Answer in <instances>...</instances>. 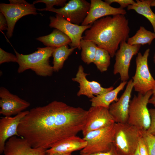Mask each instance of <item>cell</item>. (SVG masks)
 Returning a JSON list of instances; mask_svg holds the SVG:
<instances>
[{"label": "cell", "mask_w": 155, "mask_h": 155, "mask_svg": "<svg viewBox=\"0 0 155 155\" xmlns=\"http://www.w3.org/2000/svg\"><path fill=\"white\" fill-rule=\"evenodd\" d=\"M88 112L82 108L53 101L31 109L21 120L18 132L32 147L47 149L82 131Z\"/></svg>", "instance_id": "1"}, {"label": "cell", "mask_w": 155, "mask_h": 155, "mask_svg": "<svg viewBox=\"0 0 155 155\" xmlns=\"http://www.w3.org/2000/svg\"><path fill=\"white\" fill-rule=\"evenodd\" d=\"M130 28L125 15L108 16L95 21L84 32L83 39L92 41L113 57L121 43L129 38Z\"/></svg>", "instance_id": "2"}, {"label": "cell", "mask_w": 155, "mask_h": 155, "mask_svg": "<svg viewBox=\"0 0 155 155\" xmlns=\"http://www.w3.org/2000/svg\"><path fill=\"white\" fill-rule=\"evenodd\" d=\"M56 48L51 46L38 47L37 51L28 55L20 54L15 50L19 65L18 72L20 73L31 69L39 76L51 75L53 70L50 64L49 59Z\"/></svg>", "instance_id": "3"}, {"label": "cell", "mask_w": 155, "mask_h": 155, "mask_svg": "<svg viewBox=\"0 0 155 155\" xmlns=\"http://www.w3.org/2000/svg\"><path fill=\"white\" fill-rule=\"evenodd\" d=\"M113 144L120 155H134L142 136L140 130L127 123H115Z\"/></svg>", "instance_id": "4"}, {"label": "cell", "mask_w": 155, "mask_h": 155, "mask_svg": "<svg viewBox=\"0 0 155 155\" xmlns=\"http://www.w3.org/2000/svg\"><path fill=\"white\" fill-rule=\"evenodd\" d=\"M152 95L151 90L144 95L138 93L137 95H134L130 102L128 124L140 130H147L151 122L147 105Z\"/></svg>", "instance_id": "5"}, {"label": "cell", "mask_w": 155, "mask_h": 155, "mask_svg": "<svg viewBox=\"0 0 155 155\" xmlns=\"http://www.w3.org/2000/svg\"><path fill=\"white\" fill-rule=\"evenodd\" d=\"M114 124L87 133L83 138L87 144L81 150L80 154L88 155L110 150L113 145Z\"/></svg>", "instance_id": "6"}, {"label": "cell", "mask_w": 155, "mask_h": 155, "mask_svg": "<svg viewBox=\"0 0 155 155\" xmlns=\"http://www.w3.org/2000/svg\"><path fill=\"white\" fill-rule=\"evenodd\" d=\"M10 3H1L0 11L5 16L7 23V36L9 38L13 35L16 22L24 16L38 14L37 9L33 4L28 3L24 0H9Z\"/></svg>", "instance_id": "7"}, {"label": "cell", "mask_w": 155, "mask_h": 155, "mask_svg": "<svg viewBox=\"0 0 155 155\" xmlns=\"http://www.w3.org/2000/svg\"><path fill=\"white\" fill-rule=\"evenodd\" d=\"M150 49H146L143 54H137L135 59L136 69L134 75L132 77L135 91L143 95L155 88V80L150 71L148 58Z\"/></svg>", "instance_id": "8"}, {"label": "cell", "mask_w": 155, "mask_h": 155, "mask_svg": "<svg viewBox=\"0 0 155 155\" xmlns=\"http://www.w3.org/2000/svg\"><path fill=\"white\" fill-rule=\"evenodd\" d=\"M141 46L130 45L126 41L121 43L119 49L115 55L113 73L115 75L119 74L122 82L127 81L129 79V71L131 61L133 57L138 53Z\"/></svg>", "instance_id": "9"}, {"label": "cell", "mask_w": 155, "mask_h": 155, "mask_svg": "<svg viewBox=\"0 0 155 155\" xmlns=\"http://www.w3.org/2000/svg\"><path fill=\"white\" fill-rule=\"evenodd\" d=\"M50 27L54 28L62 32L70 39L71 47H75L80 50V42L83 38L82 34L92 25L83 26L71 23L65 19L61 15L56 14L55 16L49 18Z\"/></svg>", "instance_id": "10"}, {"label": "cell", "mask_w": 155, "mask_h": 155, "mask_svg": "<svg viewBox=\"0 0 155 155\" xmlns=\"http://www.w3.org/2000/svg\"><path fill=\"white\" fill-rule=\"evenodd\" d=\"M90 6V3L85 0H71L63 7H53L47 11L60 14L71 23L79 25L87 16Z\"/></svg>", "instance_id": "11"}, {"label": "cell", "mask_w": 155, "mask_h": 155, "mask_svg": "<svg viewBox=\"0 0 155 155\" xmlns=\"http://www.w3.org/2000/svg\"><path fill=\"white\" fill-rule=\"evenodd\" d=\"M88 111L85 124L82 131L83 137L90 131L109 126L115 123L108 109L91 106Z\"/></svg>", "instance_id": "12"}, {"label": "cell", "mask_w": 155, "mask_h": 155, "mask_svg": "<svg viewBox=\"0 0 155 155\" xmlns=\"http://www.w3.org/2000/svg\"><path fill=\"white\" fill-rule=\"evenodd\" d=\"M0 114L5 117L17 115L30 106L28 102L10 93L5 88H0Z\"/></svg>", "instance_id": "13"}, {"label": "cell", "mask_w": 155, "mask_h": 155, "mask_svg": "<svg viewBox=\"0 0 155 155\" xmlns=\"http://www.w3.org/2000/svg\"><path fill=\"white\" fill-rule=\"evenodd\" d=\"M127 12L124 9L113 7L101 0H91L88 14L81 24L83 26L92 25L95 21L104 17L122 14Z\"/></svg>", "instance_id": "14"}, {"label": "cell", "mask_w": 155, "mask_h": 155, "mask_svg": "<svg viewBox=\"0 0 155 155\" xmlns=\"http://www.w3.org/2000/svg\"><path fill=\"white\" fill-rule=\"evenodd\" d=\"M133 88L132 79L127 83L126 88L118 100L111 103L109 111L115 123H127L131 94Z\"/></svg>", "instance_id": "15"}, {"label": "cell", "mask_w": 155, "mask_h": 155, "mask_svg": "<svg viewBox=\"0 0 155 155\" xmlns=\"http://www.w3.org/2000/svg\"><path fill=\"white\" fill-rule=\"evenodd\" d=\"M88 75L84 72L83 66L80 65L75 77L72 79L73 81L79 84V90L77 93L78 96L85 95L91 99L94 97V95H101L114 89L113 86L104 88L97 82L88 80L86 76Z\"/></svg>", "instance_id": "16"}, {"label": "cell", "mask_w": 155, "mask_h": 155, "mask_svg": "<svg viewBox=\"0 0 155 155\" xmlns=\"http://www.w3.org/2000/svg\"><path fill=\"white\" fill-rule=\"evenodd\" d=\"M47 150L33 148L25 139L14 136L6 142L3 153L5 155H45Z\"/></svg>", "instance_id": "17"}, {"label": "cell", "mask_w": 155, "mask_h": 155, "mask_svg": "<svg viewBox=\"0 0 155 155\" xmlns=\"http://www.w3.org/2000/svg\"><path fill=\"white\" fill-rule=\"evenodd\" d=\"M29 112L28 111L22 112L13 117H5L0 119V154L3 152L8 139L14 136L20 137L18 132V126L21 120Z\"/></svg>", "instance_id": "18"}, {"label": "cell", "mask_w": 155, "mask_h": 155, "mask_svg": "<svg viewBox=\"0 0 155 155\" xmlns=\"http://www.w3.org/2000/svg\"><path fill=\"white\" fill-rule=\"evenodd\" d=\"M87 144V142L83 138L73 136L61 140L47 149L46 154H71L73 152L81 150Z\"/></svg>", "instance_id": "19"}, {"label": "cell", "mask_w": 155, "mask_h": 155, "mask_svg": "<svg viewBox=\"0 0 155 155\" xmlns=\"http://www.w3.org/2000/svg\"><path fill=\"white\" fill-rule=\"evenodd\" d=\"M127 81L121 82L115 88L104 94L98 95L91 98V106H101L109 109L111 104L117 101L119 93L123 90L127 84Z\"/></svg>", "instance_id": "20"}, {"label": "cell", "mask_w": 155, "mask_h": 155, "mask_svg": "<svg viewBox=\"0 0 155 155\" xmlns=\"http://www.w3.org/2000/svg\"><path fill=\"white\" fill-rule=\"evenodd\" d=\"M36 39L47 46L58 48L65 45H70V38L60 30L55 29L50 34L38 37Z\"/></svg>", "instance_id": "21"}, {"label": "cell", "mask_w": 155, "mask_h": 155, "mask_svg": "<svg viewBox=\"0 0 155 155\" xmlns=\"http://www.w3.org/2000/svg\"><path fill=\"white\" fill-rule=\"evenodd\" d=\"M151 1L152 0H136L134 4L127 6V9L134 10L146 18L151 23L155 33V14L150 8Z\"/></svg>", "instance_id": "22"}, {"label": "cell", "mask_w": 155, "mask_h": 155, "mask_svg": "<svg viewBox=\"0 0 155 155\" xmlns=\"http://www.w3.org/2000/svg\"><path fill=\"white\" fill-rule=\"evenodd\" d=\"M76 48L75 47L69 48L68 45L56 48L52 54L53 58V71H58L61 69L64 62Z\"/></svg>", "instance_id": "23"}, {"label": "cell", "mask_w": 155, "mask_h": 155, "mask_svg": "<svg viewBox=\"0 0 155 155\" xmlns=\"http://www.w3.org/2000/svg\"><path fill=\"white\" fill-rule=\"evenodd\" d=\"M155 38V33L146 29L144 26H140L135 34L129 38L127 43L131 45H150Z\"/></svg>", "instance_id": "24"}, {"label": "cell", "mask_w": 155, "mask_h": 155, "mask_svg": "<svg viewBox=\"0 0 155 155\" xmlns=\"http://www.w3.org/2000/svg\"><path fill=\"white\" fill-rule=\"evenodd\" d=\"M80 47L82 61L87 64L93 63L97 47V45L92 41L82 38L80 42Z\"/></svg>", "instance_id": "25"}, {"label": "cell", "mask_w": 155, "mask_h": 155, "mask_svg": "<svg viewBox=\"0 0 155 155\" xmlns=\"http://www.w3.org/2000/svg\"><path fill=\"white\" fill-rule=\"evenodd\" d=\"M111 57L106 50L97 47L93 63L101 72L107 71L111 63Z\"/></svg>", "instance_id": "26"}, {"label": "cell", "mask_w": 155, "mask_h": 155, "mask_svg": "<svg viewBox=\"0 0 155 155\" xmlns=\"http://www.w3.org/2000/svg\"><path fill=\"white\" fill-rule=\"evenodd\" d=\"M142 137L147 144L149 155H155V135L151 134L146 130H140Z\"/></svg>", "instance_id": "27"}, {"label": "cell", "mask_w": 155, "mask_h": 155, "mask_svg": "<svg viewBox=\"0 0 155 155\" xmlns=\"http://www.w3.org/2000/svg\"><path fill=\"white\" fill-rule=\"evenodd\" d=\"M66 0H37L34 1L33 4L38 3H43L46 5V7L43 9H38L39 11H47L48 9L53 7L54 5L60 6L63 7L64 6L67 2Z\"/></svg>", "instance_id": "28"}, {"label": "cell", "mask_w": 155, "mask_h": 155, "mask_svg": "<svg viewBox=\"0 0 155 155\" xmlns=\"http://www.w3.org/2000/svg\"><path fill=\"white\" fill-rule=\"evenodd\" d=\"M17 58L15 55L5 51L0 48V64L10 62H17Z\"/></svg>", "instance_id": "29"}, {"label": "cell", "mask_w": 155, "mask_h": 155, "mask_svg": "<svg viewBox=\"0 0 155 155\" xmlns=\"http://www.w3.org/2000/svg\"><path fill=\"white\" fill-rule=\"evenodd\" d=\"M151 122L150 126L146 131L149 133L155 135V108L149 109Z\"/></svg>", "instance_id": "30"}, {"label": "cell", "mask_w": 155, "mask_h": 155, "mask_svg": "<svg viewBox=\"0 0 155 155\" xmlns=\"http://www.w3.org/2000/svg\"><path fill=\"white\" fill-rule=\"evenodd\" d=\"M104 1L110 5L113 3H118L120 5V8L124 9L129 5L133 4L135 1L133 0H105Z\"/></svg>", "instance_id": "31"}, {"label": "cell", "mask_w": 155, "mask_h": 155, "mask_svg": "<svg viewBox=\"0 0 155 155\" xmlns=\"http://www.w3.org/2000/svg\"><path fill=\"white\" fill-rule=\"evenodd\" d=\"M138 147L140 155H149L147 144L142 136L139 139Z\"/></svg>", "instance_id": "32"}, {"label": "cell", "mask_w": 155, "mask_h": 155, "mask_svg": "<svg viewBox=\"0 0 155 155\" xmlns=\"http://www.w3.org/2000/svg\"><path fill=\"white\" fill-rule=\"evenodd\" d=\"M88 155H120L115 147L113 145L109 151L104 152H101L91 154Z\"/></svg>", "instance_id": "33"}, {"label": "cell", "mask_w": 155, "mask_h": 155, "mask_svg": "<svg viewBox=\"0 0 155 155\" xmlns=\"http://www.w3.org/2000/svg\"><path fill=\"white\" fill-rule=\"evenodd\" d=\"M7 23L6 19L2 13H0V30L2 31L3 30H7Z\"/></svg>", "instance_id": "34"}, {"label": "cell", "mask_w": 155, "mask_h": 155, "mask_svg": "<svg viewBox=\"0 0 155 155\" xmlns=\"http://www.w3.org/2000/svg\"><path fill=\"white\" fill-rule=\"evenodd\" d=\"M148 103L152 104L155 107V96H152L151 98H150Z\"/></svg>", "instance_id": "35"}, {"label": "cell", "mask_w": 155, "mask_h": 155, "mask_svg": "<svg viewBox=\"0 0 155 155\" xmlns=\"http://www.w3.org/2000/svg\"><path fill=\"white\" fill-rule=\"evenodd\" d=\"M134 155H140L139 153V151L138 145V146H137V149L135 153H134Z\"/></svg>", "instance_id": "36"}, {"label": "cell", "mask_w": 155, "mask_h": 155, "mask_svg": "<svg viewBox=\"0 0 155 155\" xmlns=\"http://www.w3.org/2000/svg\"><path fill=\"white\" fill-rule=\"evenodd\" d=\"M150 5L151 7H155V0H152Z\"/></svg>", "instance_id": "37"}, {"label": "cell", "mask_w": 155, "mask_h": 155, "mask_svg": "<svg viewBox=\"0 0 155 155\" xmlns=\"http://www.w3.org/2000/svg\"><path fill=\"white\" fill-rule=\"evenodd\" d=\"M153 96H155V88L152 90Z\"/></svg>", "instance_id": "38"}, {"label": "cell", "mask_w": 155, "mask_h": 155, "mask_svg": "<svg viewBox=\"0 0 155 155\" xmlns=\"http://www.w3.org/2000/svg\"><path fill=\"white\" fill-rule=\"evenodd\" d=\"M153 61L154 64L155 65V50L153 57Z\"/></svg>", "instance_id": "39"}, {"label": "cell", "mask_w": 155, "mask_h": 155, "mask_svg": "<svg viewBox=\"0 0 155 155\" xmlns=\"http://www.w3.org/2000/svg\"><path fill=\"white\" fill-rule=\"evenodd\" d=\"M53 155H72L71 154H54Z\"/></svg>", "instance_id": "40"}, {"label": "cell", "mask_w": 155, "mask_h": 155, "mask_svg": "<svg viewBox=\"0 0 155 155\" xmlns=\"http://www.w3.org/2000/svg\"><path fill=\"white\" fill-rule=\"evenodd\" d=\"M47 155V154H46V155Z\"/></svg>", "instance_id": "41"}]
</instances>
